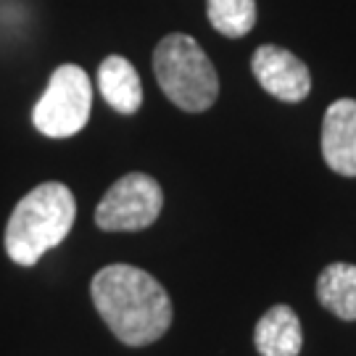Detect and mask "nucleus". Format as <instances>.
<instances>
[{
  "mask_svg": "<svg viewBox=\"0 0 356 356\" xmlns=\"http://www.w3.org/2000/svg\"><path fill=\"white\" fill-rule=\"evenodd\" d=\"M90 296L116 341L132 348L164 338L175 317L164 285L132 264H108L95 272Z\"/></svg>",
  "mask_w": 356,
  "mask_h": 356,
  "instance_id": "obj_1",
  "label": "nucleus"
},
{
  "mask_svg": "<svg viewBox=\"0 0 356 356\" xmlns=\"http://www.w3.org/2000/svg\"><path fill=\"white\" fill-rule=\"evenodd\" d=\"M76 219L74 193L64 182H42L16 204L6 225V254L19 267L38 264L51 248L61 245Z\"/></svg>",
  "mask_w": 356,
  "mask_h": 356,
  "instance_id": "obj_2",
  "label": "nucleus"
},
{
  "mask_svg": "<svg viewBox=\"0 0 356 356\" xmlns=\"http://www.w3.org/2000/svg\"><path fill=\"white\" fill-rule=\"evenodd\" d=\"M153 74L164 95L188 114L211 108L219 95V76L211 58L191 35H166L153 51Z\"/></svg>",
  "mask_w": 356,
  "mask_h": 356,
  "instance_id": "obj_3",
  "label": "nucleus"
},
{
  "mask_svg": "<svg viewBox=\"0 0 356 356\" xmlns=\"http://www.w3.org/2000/svg\"><path fill=\"white\" fill-rule=\"evenodd\" d=\"M92 108V82L76 64L58 66L32 108V124L45 138H72L85 129Z\"/></svg>",
  "mask_w": 356,
  "mask_h": 356,
  "instance_id": "obj_4",
  "label": "nucleus"
},
{
  "mask_svg": "<svg viewBox=\"0 0 356 356\" xmlns=\"http://www.w3.org/2000/svg\"><path fill=\"white\" fill-rule=\"evenodd\" d=\"M164 209L161 185L143 172H129L103 193L95 225L103 232H138L151 227Z\"/></svg>",
  "mask_w": 356,
  "mask_h": 356,
  "instance_id": "obj_5",
  "label": "nucleus"
},
{
  "mask_svg": "<svg viewBox=\"0 0 356 356\" xmlns=\"http://www.w3.org/2000/svg\"><path fill=\"white\" fill-rule=\"evenodd\" d=\"M251 72L256 82L267 90L272 98L285 103L304 101L312 92V74L309 66L280 45H261L251 58Z\"/></svg>",
  "mask_w": 356,
  "mask_h": 356,
  "instance_id": "obj_6",
  "label": "nucleus"
},
{
  "mask_svg": "<svg viewBox=\"0 0 356 356\" xmlns=\"http://www.w3.org/2000/svg\"><path fill=\"white\" fill-rule=\"evenodd\" d=\"M322 156L335 175L356 177V101L341 98L322 119Z\"/></svg>",
  "mask_w": 356,
  "mask_h": 356,
  "instance_id": "obj_7",
  "label": "nucleus"
},
{
  "mask_svg": "<svg viewBox=\"0 0 356 356\" xmlns=\"http://www.w3.org/2000/svg\"><path fill=\"white\" fill-rule=\"evenodd\" d=\"M256 351L261 356H298L304 348L301 319L291 306L277 304L256 322Z\"/></svg>",
  "mask_w": 356,
  "mask_h": 356,
  "instance_id": "obj_8",
  "label": "nucleus"
},
{
  "mask_svg": "<svg viewBox=\"0 0 356 356\" xmlns=\"http://www.w3.org/2000/svg\"><path fill=\"white\" fill-rule=\"evenodd\" d=\"M98 88L103 101L124 116L138 114L143 106V82L124 56H108L98 69Z\"/></svg>",
  "mask_w": 356,
  "mask_h": 356,
  "instance_id": "obj_9",
  "label": "nucleus"
},
{
  "mask_svg": "<svg viewBox=\"0 0 356 356\" xmlns=\"http://www.w3.org/2000/svg\"><path fill=\"white\" fill-rule=\"evenodd\" d=\"M317 298L338 319H356V264L335 261L319 272Z\"/></svg>",
  "mask_w": 356,
  "mask_h": 356,
  "instance_id": "obj_10",
  "label": "nucleus"
},
{
  "mask_svg": "<svg viewBox=\"0 0 356 356\" xmlns=\"http://www.w3.org/2000/svg\"><path fill=\"white\" fill-rule=\"evenodd\" d=\"M209 22L225 38H243L256 24V0H206Z\"/></svg>",
  "mask_w": 356,
  "mask_h": 356,
  "instance_id": "obj_11",
  "label": "nucleus"
}]
</instances>
